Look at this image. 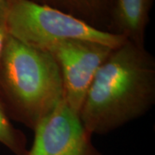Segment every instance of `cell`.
<instances>
[{
  "instance_id": "7",
  "label": "cell",
  "mask_w": 155,
  "mask_h": 155,
  "mask_svg": "<svg viewBox=\"0 0 155 155\" xmlns=\"http://www.w3.org/2000/svg\"><path fill=\"white\" fill-rule=\"evenodd\" d=\"M78 18L94 28L110 32L112 0H30ZM111 33V32H110Z\"/></svg>"
},
{
  "instance_id": "9",
  "label": "cell",
  "mask_w": 155,
  "mask_h": 155,
  "mask_svg": "<svg viewBox=\"0 0 155 155\" xmlns=\"http://www.w3.org/2000/svg\"><path fill=\"white\" fill-rule=\"evenodd\" d=\"M6 28V5L5 0L0 2V55L3 52L8 37Z\"/></svg>"
},
{
  "instance_id": "5",
  "label": "cell",
  "mask_w": 155,
  "mask_h": 155,
  "mask_svg": "<svg viewBox=\"0 0 155 155\" xmlns=\"http://www.w3.org/2000/svg\"><path fill=\"white\" fill-rule=\"evenodd\" d=\"M32 145L22 155H103L79 114L63 100L33 129Z\"/></svg>"
},
{
  "instance_id": "4",
  "label": "cell",
  "mask_w": 155,
  "mask_h": 155,
  "mask_svg": "<svg viewBox=\"0 0 155 155\" xmlns=\"http://www.w3.org/2000/svg\"><path fill=\"white\" fill-rule=\"evenodd\" d=\"M113 49L95 41L70 39L59 41L46 50L60 69L64 101L75 112L79 114L97 72Z\"/></svg>"
},
{
  "instance_id": "3",
  "label": "cell",
  "mask_w": 155,
  "mask_h": 155,
  "mask_svg": "<svg viewBox=\"0 0 155 155\" xmlns=\"http://www.w3.org/2000/svg\"><path fill=\"white\" fill-rule=\"evenodd\" d=\"M8 35L24 44L46 51L65 40H84L118 48L125 37L94 28L63 11L30 0H5Z\"/></svg>"
},
{
  "instance_id": "2",
  "label": "cell",
  "mask_w": 155,
  "mask_h": 155,
  "mask_svg": "<svg viewBox=\"0 0 155 155\" xmlns=\"http://www.w3.org/2000/svg\"><path fill=\"white\" fill-rule=\"evenodd\" d=\"M63 100L52 55L8 35L0 55V103L11 121L33 130Z\"/></svg>"
},
{
  "instance_id": "8",
  "label": "cell",
  "mask_w": 155,
  "mask_h": 155,
  "mask_svg": "<svg viewBox=\"0 0 155 155\" xmlns=\"http://www.w3.org/2000/svg\"><path fill=\"white\" fill-rule=\"evenodd\" d=\"M0 144L14 155H22L27 150V138L16 127L0 103Z\"/></svg>"
},
{
  "instance_id": "1",
  "label": "cell",
  "mask_w": 155,
  "mask_h": 155,
  "mask_svg": "<svg viewBox=\"0 0 155 155\" xmlns=\"http://www.w3.org/2000/svg\"><path fill=\"white\" fill-rule=\"evenodd\" d=\"M154 104V58L145 46L126 41L98 69L79 117L88 133L103 135L145 116Z\"/></svg>"
},
{
  "instance_id": "10",
  "label": "cell",
  "mask_w": 155,
  "mask_h": 155,
  "mask_svg": "<svg viewBox=\"0 0 155 155\" xmlns=\"http://www.w3.org/2000/svg\"><path fill=\"white\" fill-rule=\"evenodd\" d=\"M2 1H3V0H0V2H2Z\"/></svg>"
},
{
  "instance_id": "6",
  "label": "cell",
  "mask_w": 155,
  "mask_h": 155,
  "mask_svg": "<svg viewBox=\"0 0 155 155\" xmlns=\"http://www.w3.org/2000/svg\"><path fill=\"white\" fill-rule=\"evenodd\" d=\"M153 3V0H112L110 32L145 46Z\"/></svg>"
}]
</instances>
